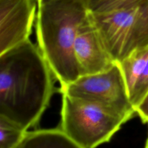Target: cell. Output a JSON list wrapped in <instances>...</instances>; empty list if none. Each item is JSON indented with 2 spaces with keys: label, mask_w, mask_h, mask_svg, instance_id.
Masks as SVG:
<instances>
[{
  "label": "cell",
  "mask_w": 148,
  "mask_h": 148,
  "mask_svg": "<svg viewBox=\"0 0 148 148\" xmlns=\"http://www.w3.org/2000/svg\"><path fill=\"white\" fill-rule=\"evenodd\" d=\"M54 78L30 39L0 53V116L27 131L36 127L54 93Z\"/></svg>",
  "instance_id": "6da1fadb"
},
{
  "label": "cell",
  "mask_w": 148,
  "mask_h": 148,
  "mask_svg": "<svg viewBox=\"0 0 148 148\" xmlns=\"http://www.w3.org/2000/svg\"><path fill=\"white\" fill-rule=\"evenodd\" d=\"M90 17L85 0H50L38 4V46L60 87L81 76L74 46L79 29Z\"/></svg>",
  "instance_id": "7a4b0ae2"
},
{
  "label": "cell",
  "mask_w": 148,
  "mask_h": 148,
  "mask_svg": "<svg viewBox=\"0 0 148 148\" xmlns=\"http://www.w3.org/2000/svg\"><path fill=\"white\" fill-rule=\"evenodd\" d=\"M59 128L83 148L111 141L126 123L118 114L92 101L62 93Z\"/></svg>",
  "instance_id": "3957f363"
},
{
  "label": "cell",
  "mask_w": 148,
  "mask_h": 148,
  "mask_svg": "<svg viewBox=\"0 0 148 148\" xmlns=\"http://www.w3.org/2000/svg\"><path fill=\"white\" fill-rule=\"evenodd\" d=\"M60 92L99 104L126 121L137 114L118 62L104 72L82 75L74 82L60 87Z\"/></svg>",
  "instance_id": "277c9868"
},
{
  "label": "cell",
  "mask_w": 148,
  "mask_h": 148,
  "mask_svg": "<svg viewBox=\"0 0 148 148\" xmlns=\"http://www.w3.org/2000/svg\"><path fill=\"white\" fill-rule=\"evenodd\" d=\"M140 7L108 12L90 11L92 23L116 62H121L133 51V32Z\"/></svg>",
  "instance_id": "5b68a950"
},
{
  "label": "cell",
  "mask_w": 148,
  "mask_h": 148,
  "mask_svg": "<svg viewBox=\"0 0 148 148\" xmlns=\"http://www.w3.org/2000/svg\"><path fill=\"white\" fill-rule=\"evenodd\" d=\"M36 1L0 0V53L30 39L37 17Z\"/></svg>",
  "instance_id": "8992f818"
},
{
  "label": "cell",
  "mask_w": 148,
  "mask_h": 148,
  "mask_svg": "<svg viewBox=\"0 0 148 148\" xmlns=\"http://www.w3.org/2000/svg\"><path fill=\"white\" fill-rule=\"evenodd\" d=\"M74 51L81 76L104 72L117 62L108 51L91 17L79 29Z\"/></svg>",
  "instance_id": "52a82bcc"
},
{
  "label": "cell",
  "mask_w": 148,
  "mask_h": 148,
  "mask_svg": "<svg viewBox=\"0 0 148 148\" xmlns=\"http://www.w3.org/2000/svg\"><path fill=\"white\" fill-rule=\"evenodd\" d=\"M17 148H83L69 138L60 128L27 132Z\"/></svg>",
  "instance_id": "ba28073f"
},
{
  "label": "cell",
  "mask_w": 148,
  "mask_h": 148,
  "mask_svg": "<svg viewBox=\"0 0 148 148\" xmlns=\"http://www.w3.org/2000/svg\"><path fill=\"white\" fill-rule=\"evenodd\" d=\"M148 57V47L134 49L118 62L122 72L130 100L135 91Z\"/></svg>",
  "instance_id": "9c48e42d"
},
{
  "label": "cell",
  "mask_w": 148,
  "mask_h": 148,
  "mask_svg": "<svg viewBox=\"0 0 148 148\" xmlns=\"http://www.w3.org/2000/svg\"><path fill=\"white\" fill-rule=\"evenodd\" d=\"M27 132L0 116V148H17L23 141Z\"/></svg>",
  "instance_id": "30bf717a"
},
{
  "label": "cell",
  "mask_w": 148,
  "mask_h": 148,
  "mask_svg": "<svg viewBox=\"0 0 148 148\" xmlns=\"http://www.w3.org/2000/svg\"><path fill=\"white\" fill-rule=\"evenodd\" d=\"M132 46L133 51L148 47V0L139 10L133 32Z\"/></svg>",
  "instance_id": "8fae6325"
},
{
  "label": "cell",
  "mask_w": 148,
  "mask_h": 148,
  "mask_svg": "<svg viewBox=\"0 0 148 148\" xmlns=\"http://www.w3.org/2000/svg\"><path fill=\"white\" fill-rule=\"evenodd\" d=\"M147 0H89L88 7L91 12H108L140 7Z\"/></svg>",
  "instance_id": "7c38bea8"
},
{
  "label": "cell",
  "mask_w": 148,
  "mask_h": 148,
  "mask_svg": "<svg viewBox=\"0 0 148 148\" xmlns=\"http://www.w3.org/2000/svg\"><path fill=\"white\" fill-rule=\"evenodd\" d=\"M148 92V57L146 62L145 67L143 69V73L140 78L135 91L131 98V102L134 108H136L140 105L141 101L145 98Z\"/></svg>",
  "instance_id": "4fadbf2b"
},
{
  "label": "cell",
  "mask_w": 148,
  "mask_h": 148,
  "mask_svg": "<svg viewBox=\"0 0 148 148\" xmlns=\"http://www.w3.org/2000/svg\"><path fill=\"white\" fill-rule=\"evenodd\" d=\"M136 114L143 123H148V92L136 108Z\"/></svg>",
  "instance_id": "5bb4252c"
},
{
  "label": "cell",
  "mask_w": 148,
  "mask_h": 148,
  "mask_svg": "<svg viewBox=\"0 0 148 148\" xmlns=\"http://www.w3.org/2000/svg\"><path fill=\"white\" fill-rule=\"evenodd\" d=\"M50 1V0H37V3H38V4H39V3L46 2V1ZM85 1H86L87 4H88V1H89V0H85Z\"/></svg>",
  "instance_id": "9a60e30c"
},
{
  "label": "cell",
  "mask_w": 148,
  "mask_h": 148,
  "mask_svg": "<svg viewBox=\"0 0 148 148\" xmlns=\"http://www.w3.org/2000/svg\"><path fill=\"white\" fill-rule=\"evenodd\" d=\"M148 124V123H147ZM145 146H147L148 147V137H147V141H146V144H145Z\"/></svg>",
  "instance_id": "2e32d148"
},
{
  "label": "cell",
  "mask_w": 148,
  "mask_h": 148,
  "mask_svg": "<svg viewBox=\"0 0 148 148\" xmlns=\"http://www.w3.org/2000/svg\"><path fill=\"white\" fill-rule=\"evenodd\" d=\"M145 148H148V147H145Z\"/></svg>",
  "instance_id": "e0dca14e"
},
{
  "label": "cell",
  "mask_w": 148,
  "mask_h": 148,
  "mask_svg": "<svg viewBox=\"0 0 148 148\" xmlns=\"http://www.w3.org/2000/svg\"><path fill=\"white\" fill-rule=\"evenodd\" d=\"M145 147H147V146H145Z\"/></svg>",
  "instance_id": "ac0fdd59"
}]
</instances>
